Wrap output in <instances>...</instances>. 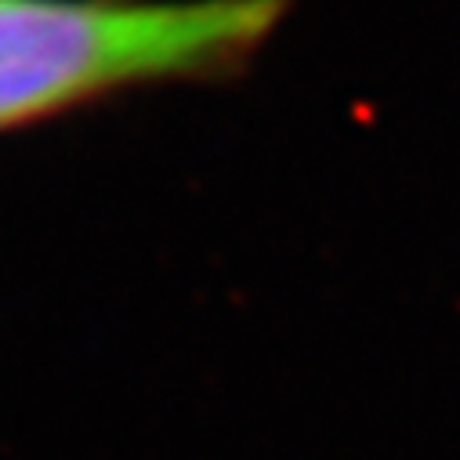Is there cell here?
<instances>
[{"label": "cell", "instance_id": "6da1fadb", "mask_svg": "<svg viewBox=\"0 0 460 460\" xmlns=\"http://www.w3.org/2000/svg\"><path fill=\"white\" fill-rule=\"evenodd\" d=\"M283 15L287 0H0V131L243 69Z\"/></svg>", "mask_w": 460, "mask_h": 460}]
</instances>
